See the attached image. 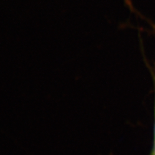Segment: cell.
<instances>
[{
	"label": "cell",
	"mask_w": 155,
	"mask_h": 155,
	"mask_svg": "<svg viewBox=\"0 0 155 155\" xmlns=\"http://www.w3.org/2000/svg\"><path fill=\"white\" fill-rule=\"evenodd\" d=\"M153 155H155V130H154V149H153Z\"/></svg>",
	"instance_id": "cell-1"
}]
</instances>
